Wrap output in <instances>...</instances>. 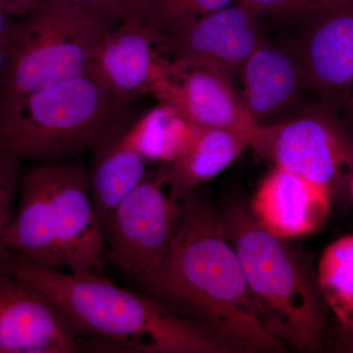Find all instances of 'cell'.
I'll list each match as a JSON object with an SVG mask.
<instances>
[{"instance_id":"cell-26","label":"cell","mask_w":353,"mask_h":353,"mask_svg":"<svg viewBox=\"0 0 353 353\" xmlns=\"http://www.w3.org/2000/svg\"><path fill=\"white\" fill-rule=\"evenodd\" d=\"M240 2L260 16L265 13H280L288 0H240Z\"/></svg>"},{"instance_id":"cell-25","label":"cell","mask_w":353,"mask_h":353,"mask_svg":"<svg viewBox=\"0 0 353 353\" xmlns=\"http://www.w3.org/2000/svg\"><path fill=\"white\" fill-rule=\"evenodd\" d=\"M41 0H0V6L15 19H22L37 6Z\"/></svg>"},{"instance_id":"cell-12","label":"cell","mask_w":353,"mask_h":353,"mask_svg":"<svg viewBox=\"0 0 353 353\" xmlns=\"http://www.w3.org/2000/svg\"><path fill=\"white\" fill-rule=\"evenodd\" d=\"M48 163L62 267L102 273L108 248L90 197L88 169L80 163Z\"/></svg>"},{"instance_id":"cell-11","label":"cell","mask_w":353,"mask_h":353,"mask_svg":"<svg viewBox=\"0 0 353 353\" xmlns=\"http://www.w3.org/2000/svg\"><path fill=\"white\" fill-rule=\"evenodd\" d=\"M82 340L38 288L0 270V353H75Z\"/></svg>"},{"instance_id":"cell-9","label":"cell","mask_w":353,"mask_h":353,"mask_svg":"<svg viewBox=\"0 0 353 353\" xmlns=\"http://www.w3.org/2000/svg\"><path fill=\"white\" fill-rule=\"evenodd\" d=\"M254 150L276 167L330 190L352 167V146L341 125L323 111L266 125Z\"/></svg>"},{"instance_id":"cell-21","label":"cell","mask_w":353,"mask_h":353,"mask_svg":"<svg viewBox=\"0 0 353 353\" xmlns=\"http://www.w3.org/2000/svg\"><path fill=\"white\" fill-rule=\"evenodd\" d=\"M234 0H145L136 13L158 32L226 8Z\"/></svg>"},{"instance_id":"cell-17","label":"cell","mask_w":353,"mask_h":353,"mask_svg":"<svg viewBox=\"0 0 353 353\" xmlns=\"http://www.w3.org/2000/svg\"><path fill=\"white\" fill-rule=\"evenodd\" d=\"M117 131L92 150L88 169L90 197L102 230L121 202L145 178V158Z\"/></svg>"},{"instance_id":"cell-23","label":"cell","mask_w":353,"mask_h":353,"mask_svg":"<svg viewBox=\"0 0 353 353\" xmlns=\"http://www.w3.org/2000/svg\"><path fill=\"white\" fill-rule=\"evenodd\" d=\"M66 1L85 9L90 15L94 16L95 19L101 21L102 24L105 25L108 29L113 30L120 24L108 0H66Z\"/></svg>"},{"instance_id":"cell-2","label":"cell","mask_w":353,"mask_h":353,"mask_svg":"<svg viewBox=\"0 0 353 353\" xmlns=\"http://www.w3.org/2000/svg\"><path fill=\"white\" fill-rule=\"evenodd\" d=\"M0 270L38 288L81 340L121 352L227 353L233 345L208 327L176 314L150 294L123 289L101 273L44 268L0 252Z\"/></svg>"},{"instance_id":"cell-7","label":"cell","mask_w":353,"mask_h":353,"mask_svg":"<svg viewBox=\"0 0 353 353\" xmlns=\"http://www.w3.org/2000/svg\"><path fill=\"white\" fill-rule=\"evenodd\" d=\"M287 18L294 25L281 41L296 58L306 87L332 104L348 101L353 83L352 0Z\"/></svg>"},{"instance_id":"cell-20","label":"cell","mask_w":353,"mask_h":353,"mask_svg":"<svg viewBox=\"0 0 353 353\" xmlns=\"http://www.w3.org/2000/svg\"><path fill=\"white\" fill-rule=\"evenodd\" d=\"M318 285L339 321L352 328L353 238L343 236L323 253L318 266Z\"/></svg>"},{"instance_id":"cell-3","label":"cell","mask_w":353,"mask_h":353,"mask_svg":"<svg viewBox=\"0 0 353 353\" xmlns=\"http://www.w3.org/2000/svg\"><path fill=\"white\" fill-rule=\"evenodd\" d=\"M124 108L94 63L75 78L0 99V150L21 161H60L108 139Z\"/></svg>"},{"instance_id":"cell-10","label":"cell","mask_w":353,"mask_h":353,"mask_svg":"<svg viewBox=\"0 0 353 353\" xmlns=\"http://www.w3.org/2000/svg\"><path fill=\"white\" fill-rule=\"evenodd\" d=\"M160 104L199 127L227 130L259 143L266 125L248 112L226 77L202 67H182L168 60L150 92Z\"/></svg>"},{"instance_id":"cell-4","label":"cell","mask_w":353,"mask_h":353,"mask_svg":"<svg viewBox=\"0 0 353 353\" xmlns=\"http://www.w3.org/2000/svg\"><path fill=\"white\" fill-rule=\"evenodd\" d=\"M222 224L267 331L297 350L321 347L325 315L320 290L283 238L239 208Z\"/></svg>"},{"instance_id":"cell-15","label":"cell","mask_w":353,"mask_h":353,"mask_svg":"<svg viewBox=\"0 0 353 353\" xmlns=\"http://www.w3.org/2000/svg\"><path fill=\"white\" fill-rule=\"evenodd\" d=\"M328 190L276 167L265 179L252 202L260 224L280 238L314 231L329 210Z\"/></svg>"},{"instance_id":"cell-19","label":"cell","mask_w":353,"mask_h":353,"mask_svg":"<svg viewBox=\"0 0 353 353\" xmlns=\"http://www.w3.org/2000/svg\"><path fill=\"white\" fill-rule=\"evenodd\" d=\"M197 129L199 126L179 115L170 106L160 104L123 132L122 137L146 160L170 163L188 150Z\"/></svg>"},{"instance_id":"cell-16","label":"cell","mask_w":353,"mask_h":353,"mask_svg":"<svg viewBox=\"0 0 353 353\" xmlns=\"http://www.w3.org/2000/svg\"><path fill=\"white\" fill-rule=\"evenodd\" d=\"M240 73L241 103L259 124L287 110L301 88L306 87L296 58L282 41L269 44L260 41Z\"/></svg>"},{"instance_id":"cell-14","label":"cell","mask_w":353,"mask_h":353,"mask_svg":"<svg viewBox=\"0 0 353 353\" xmlns=\"http://www.w3.org/2000/svg\"><path fill=\"white\" fill-rule=\"evenodd\" d=\"M20 192L19 205L7 227L1 252L44 268L62 267L48 162L22 176Z\"/></svg>"},{"instance_id":"cell-8","label":"cell","mask_w":353,"mask_h":353,"mask_svg":"<svg viewBox=\"0 0 353 353\" xmlns=\"http://www.w3.org/2000/svg\"><path fill=\"white\" fill-rule=\"evenodd\" d=\"M257 17L240 2L162 30L158 48L179 66L202 67L231 81L261 41Z\"/></svg>"},{"instance_id":"cell-1","label":"cell","mask_w":353,"mask_h":353,"mask_svg":"<svg viewBox=\"0 0 353 353\" xmlns=\"http://www.w3.org/2000/svg\"><path fill=\"white\" fill-rule=\"evenodd\" d=\"M143 289L176 314L208 327L238 352L284 347L257 314L222 221L190 192L181 199L167 252Z\"/></svg>"},{"instance_id":"cell-29","label":"cell","mask_w":353,"mask_h":353,"mask_svg":"<svg viewBox=\"0 0 353 353\" xmlns=\"http://www.w3.org/2000/svg\"><path fill=\"white\" fill-rule=\"evenodd\" d=\"M9 63V51L0 48V83L3 80Z\"/></svg>"},{"instance_id":"cell-6","label":"cell","mask_w":353,"mask_h":353,"mask_svg":"<svg viewBox=\"0 0 353 353\" xmlns=\"http://www.w3.org/2000/svg\"><path fill=\"white\" fill-rule=\"evenodd\" d=\"M182 196L172 190L164 169L143 179L103 227L108 256L145 288L170 243Z\"/></svg>"},{"instance_id":"cell-28","label":"cell","mask_w":353,"mask_h":353,"mask_svg":"<svg viewBox=\"0 0 353 353\" xmlns=\"http://www.w3.org/2000/svg\"><path fill=\"white\" fill-rule=\"evenodd\" d=\"M145 0H108L120 23L128 19Z\"/></svg>"},{"instance_id":"cell-5","label":"cell","mask_w":353,"mask_h":353,"mask_svg":"<svg viewBox=\"0 0 353 353\" xmlns=\"http://www.w3.org/2000/svg\"><path fill=\"white\" fill-rule=\"evenodd\" d=\"M66 0H41L16 22L0 99L31 94L82 75L110 32Z\"/></svg>"},{"instance_id":"cell-18","label":"cell","mask_w":353,"mask_h":353,"mask_svg":"<svg viewBox=\"0 0 353 353\" xmlns=\"http://www.w3.org/2000/svg\"><path fill=\"white\" fill-rule=\"evenodd\" d=\"M250 145L252 141L243 134L199 126L182 157L164 169L172 190L176 196H185L199 183L218 175Z\"/></svg>"},{"instance_id":"cell-24","label":"cell","mask_w":353,"mask_h":353,"mask_svg":"<svg viewBox=\"0 0 353 353\" xmlns=\"http://www.w3.org/2000/svg\"><path fill=\"white\" fill-rule=\"evenodd\" d=\"M347 1H352V0H288L284 8L281 10L279 15L284 16V17L299 15V14L336 6V4Z\"/></svg>"},{"instance_id":"cell-13","label":"cell","mask_w":353,"mask_h":353,"mask_svg":"<svg viewBox=\"0 0 353 353\" xmlns=\"http://www.w3.org/2000/svg\"><path fill=\"white\" fill-rule=\"evenodd\" d=\"M159 32L134 12L106 34L94 66L123 108L150 92L166 67L158 48Z\"/></svg>"},{"instance_id":"cell-27","label":"cell","mask_w":353,"mask_h":353,"mask_svg":"<svg viewBox=\"0 0 353 353\" xmlns=\"http://www.w3.org/2000/svg\"><path fill=\"white\" fill-rule=\"evenodd\" d=\"M17 20L0 6V48L8 50Z\"/></svg>"},{"instance_id":"cell-22","label":"cell","mask_w":353,"mask_h":353,"mask_svg":"<svg viewBox=\"0 0 353 353\" xmlns=\"http://www.w3.org/2000/svg\"><path fill=\"white\" fill-rule=\"evenodd\" d=\"M20 165L19 158L0 150V252L7 227L12 219L14 201L22 178Z\"/></svg>"}]
</instances>
